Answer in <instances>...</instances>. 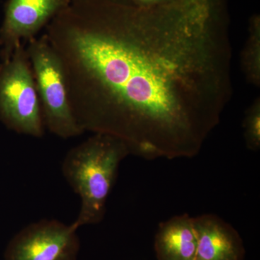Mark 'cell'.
<instances>
[{
    "label": "cell",
    "instance_id": "obj_1",
    "mask_svg": "<svg viewBox=\"0 0 260 260\" xmlns=\"http://www.w3.org/2000/svg\"><path fill=\"white\" fill-rule=\"evenodd\" d=\"M83 130L147 160L193 158L234 92L225 0H70L46 27Z\"/></svg>",
    "mask_w": 260,
    "mask_h": 260
},
{
    "label": "cell",
    "instance_id": "obj_8",
    "mask_svg": "<svg viewBox=\"0 0 260 260\" xmlns=\"http://www.w3.org/2000/svg\"><path fill=\"white\" fill-rule=\"evenodd\" d=\"M197 246L193 218L188 214L173 217L159 225L155 240L158 260H195Z\"/></svg>",
    "mask_w": 260,
    "mask_h": 260
},
{
    "label": "cell",
    "instance_id": "obj_11",
    "mask_svg": "<svg viewBox=\"0 0 260 260\" xmlns=\"http://www.w3.org/2000/svg\"><path fill=\"white\" fill-rule=\"evenodd\" d=\"M135 5L146 8H167L187 3L189 0H129Z\"/></svg>",
    "mask_w": 260,
    "mask_h": 260
},
{
    "label": "cell",
    "instance_id": "obj_3",
    "mask_svg": "<svg viewBox=\"0 0 260 260\" xmlns=\"http://www.w3.org/2000/svg\"><path fill=\"white\" fill-rule=\"evenodd\" d=\"M0 121L18 134L41 138L42 107L25 44L0 64Z\"/></svg>",
    "mask_w": 260,
    "mask_h": 260
},
{
    "label": "cell",
    "instance_id": "obj_4",
    "mask_svg": "<svg viewBox=\"0 0 260 260\" xmlns=\"http://www.w3.org/2000/svg\"><path fill=\"white\" fill-rule=\"evenodd\" d=\"M34 73L45 128L53 135L69 139L83 134L68 99L64 70L59 56L45 34L25 46Z\"/></svg>",
    "mask_w": 260,
    "mask_h": 260
},
{
    "label": "cell",
    "instance_id": "obj_6",
    "mask_svg": "<svg viewBox=\"0 0 260 260\" xmlns=\"http://www.w3.org/2000/svg\"><path fill=\"white\" fill-rule=\"evenodd\" d=\"M70 0H8L0 28V47L3 60L8 59L21 44L37 38L44 27Z\"/></svg>",
    "mask_w": 260,
    "mask_h": 260
},
{
    "label": "cell",
    "instance_id": "obj_9",
    "mask_svg": "<svg viewBox=\"0 0 260 260\" xmlns=\"http://www.w3.org/2000/svg\"><path fill=\"white\" fill-rule=\"evenodd\" d=\"M240 66L246 81L260 88V18L251 17L248 35L240 54Z\"/></svg>",
    "mask_w": 260,
    "mask_h": 260
},
{
    "label": "cell",
    "instance_id": "obj_5",
    "mask_svg": "<svg viewBox=\"0 0 260 260\" xmlns=\"http://www.w3.org/2000/svg\"><path fill=\"white\" fill-rule=\"evenodd\" d=\"M78 229L56 220H39L23 228L10 240L5 260H77Z\"/></svg>",
    "mask_w": 260,
    "mask_h": 260
},
{
    "label": "cell",
    "instance_id": "obj_7",
    "mask_svg": "<svg viewBox=\"0 0 260 260\" xmlns=\"http://www.w3.org/2000/svg\"><path fill=\"white\" fill-rule=\"evenodd\" d=\"M197 238L195 260H242L244 247L237 231L216 215L193 218Z\"/></svg>",
    "mask_w": 260,
    "mask_h": 260
},
{
    "label": "cell",
    "instance_id": "obj_10",
    "mask_svg": "<svg viewBox=\"0 0 260 260\" xmlns=\"http://www.w3.org/2000/svg\"><path fill=\"white\" fill-rule=\"evenodd\" d=\"M246 147L252 151L260 148V97H256L246 109L243 120Z\"/></svg>",
    "mask_w": 260,
    "mask_h": 260
},
{
    "label": "cell",
    "instance_id": "obj_2",
    "mask_svg": "<svg viewBox=\"0 0 260 260\" xmlns=\"http://www.w3.org/2000/svg\"><path fill=\"white\" fill-rule=\"evenodd\" d=\"M130 155L127 145L111 135L95 133L70 149L61 166L63 176L80 198L73 224L77 229L101 223L121 162Z\"/></svg>",
    "mask_w": 260,
    "mask_h": 260
}]
</instances>
